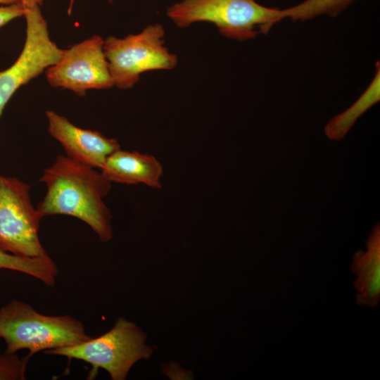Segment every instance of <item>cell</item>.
Wrapping results in <instances>:
<instances>
[{"label":"cell","mask_w":380,"mask_h":380,"mask_svg":"<svg viewBox=\"0 0 380 380\" xmlns=\"http://www.w3.org/2000/svg\"><path fill=\"white\" fill-rule=\"evenodd\" d=\"M39 181L46 186L37 208L42 217L70 215L88 224L101 241L112 239V216L103 202L111 182L101 172L61 155L44 170Z\"/></svg>","instance_id":"1"},{"label":"cell","mask_w":380,"mask_h":380,"mask_svg":"<svg viewBox=\"0 0 380 380\" xmlns=\"http://www.w3.org/2000/svg\"><path fill=\"white\" fill-rule=\"evenodd\" d=\"M90 338L82 322L69 315H43L16 299L0 308V338L8 353L27 349L29 358L40 351L77 345Z\"/></svg>","instance_id":"2"},{"label":"cell","mask_w":380,"mask_h":380,"mask_svg":"<svg viewBox=\"0 0 380 380\" xmlns=\"http://www.w3.org/2000/svg\"><path fill=\"white\" fill-rule=\"evenodd\" d=\"M280 10L256 0H182L169 6L166 15L179 27L207 22L222 36L244 41L267 34L281 21Z\"/></svg>","instance_id":"3"},{"label":"cell","mask_w":380,"mask_h":380,"mask_svg":"<svg viewBox=\"0 0 380 380\" xmlns=\"http://www.w3.org/2000/svg\"><path fill=\"white\" fill-rule=\"evenodd\" d=\"M146 339L145 333L134 323L119 317L113 327L100 336L44 353L82 360L96 369H105L113 380H124L137 361L151 356L153 349L145 344Z\"/></svg>","instance_id":"4"},{"label":"cell","mask_w":380,"mask_h":380,"mask_svg":"<svg viewBox=\"0 0 380 380\" xmlns=\"http://www.w3.org/2000/svg\"><path fill=\"white\" fill-rule=\"evenodd\" d=\"M103 51L113 84L122 89L132 88L145 72L175 68L178 61L165 46V30L160 24L149 25L124 38L108 37Z\"/></svg>","instance_id":"5"},{"label":"cell","mask_w":380,"mask_h":380,"mask_svg":"<svg viewBox=\"0 0 380 380\" xmlns=\"http://www.w3.org/2000/svg\"><path fill=\"white\" fill-rule=\"evenodd\" d=\"M30 186L0 176V250L27 258L48 255L39 238L41 215L32 204Z\"/></svg>","instance_id":"6"},{"label":"cell","mask_w":380,"mask_h":380,"mask_svg":"<svg viewBox=\"0 0 380 380\" xmlns=\"http://www.w3.org/2000/svg\"><path fill=\"white\" fill-rule=\"evenodd\" d=\"M43 0H23L25 11L26 38L15 62L0 72V116L13 94L21 86L57 63L64 49L58 48L49 34L40 5Z\"/></svg>","instance_id":"7"},{"label":"cell","mask_w":380,"mask_h":380,"mask_svg":"<svg viewBox=\"0 0 380 380\" xmlns=\"http://www.w3.org/2000/svg\"><path fill=\"white\" fill-rule=\"evenodd\" d=\"M103 43L100 36L94 35L65 49L59 61L46 70L49 84L81 96L89 89L114 86Z\"/></svg>","instance_id":"8"},{"label":"cell","mask_w":380,"mask_h":380,"mask_svg":"<svg viewBox=\"0 0 380 380\" xmlns=\"http://www.w3.org/2000/svg\"><path fill=\"white\" fill-rule=\"evenodd\" d=\"M46 115L49 133L62 145L67 156L75 161L101 170L108 156L120 148L115 139L80 128L53 111L47 110Z\"/></svg>","instance_id":"9"},{"label":"cell","mask_w":380,"mask_h":380,"mask_svg":"<svg viewBox=\"0 0 380 380\" xmlns=\"http://www.w3.org/2000/svg\"><path fill=\"white\" fill-rule=\"evenodd\" d=\"M101 172L110 182L160 189L163 167L152 155L120 148L108 156Z\"/></svg>","instance_id":"10"},{"label":"cell","mask_w":380,"mask_h":380,"mask_svg":"<svg viewBox=\"0 0 380 380\" xmlns=\"http://www.w3.org/2000/svg\"><path fill=\"white\" fill-rule=\"evenodd\" d=\"M367 251L353 255L352 272L357 276L354 282L359 305L376 308L380 301V225L376 224L368 236Z\"/></svg>","instance_id":"11"},{"label":"cell","mask_w":380,"mask_h":380,"mask_svg":"<svg viewBox=\"0 0 380 380\" xmlns=\"http://www.w3.org/2000/svg\"><path fill=\"white\" fill-rule=\"evenodd\" d=\"M380 100V65L376 63V73L362 95L343 113L334 116L327 124L324 132L331 140L342 139L357 120Z\"/></svg>","instance_id":"12"},{"label":"cell","mask_w":380,"mask_h":380,"mask_svg":"<svg viewBox=\"0 0 380 380\" xmlns=\"http://www.w3.org/2000/svg\"><path fill=\"white\" fill-rule=\"evenodd\" d=\"M0 269L27 274L48 286H54L58 275V269L49 255L39 258H27L0 250Z\"/></svg>","instance_id":"13"},{"label":"cell","mask_w":380,"mask_h":380,"mask_svg":"<svg viewBox=\"0 0 380 380\" xmlns=\"http://www.w3.org/2000/svg\"><path fill=\"white\" fill-rule=\"evenodd\" d=\"M355 0H305L280 10V20L305 21L321 15L335 17Z\"/></svg>","instance_id":"14"},{"label":"cell","mask_w":380,"mask_h":380,"mask_svg":"<svg viewBox=\"0 0 380 380\" xmlns=\"http://www.w3.org/2000/svg\"><path fill=\"white\" fill-rule=\"evenodd\" d=\"M28 357L20 359L15 353L0 354V380L25 379Z\"/></svg>","instance_id":"15"},{"label":"cell","mask_w":380,"mask_h":380,"mask_svg":"<svg viewBox=\"0 0 380 380\" xmlns=\"http://www.w3.org/2000/svg\"><path fill=\"white\" fill-rule=\"evenodd\" d=\"M25 8L22 2L0 6V27L18 17L24 16Z\"/></svg>","instance_id":"16"},{"label":"cell","mask_w":380,"mask_h":380,"mask_svg":"<svg viewBox=\"0 0 380 380\" xmlns=\"http://www.w3.org/2000/svg\"><path fill=\"white\" fill-rule=\"evenodd\" d=\"M23 0H0V4H11L18 2H21Z\"/></svg>","instance_id":"17"},{"label":"cell","mask_w":380,"mask_h":380,"mask_svg":"<svg viewBox=\"0 0 380 380\" xmlns=\"http://www.w3.org/2000/svg\"><path fill=\"white\" fill-rule=\"evenodd\" d=\"M73 1L74 0H70L69 10H71Z\"/></svg>","instance_id":"18"}]
</instances>
